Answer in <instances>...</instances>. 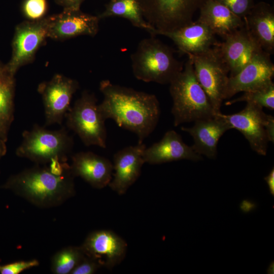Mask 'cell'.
I'll use <instances>...</instances> for the list:
<instances>
[{
    "label": "cell",
    "instance_id": "obj_1",
    "mask_svg": "<svg viewBox=\"0 0 274 274\" xmlns=\"http://www.w3.org/2000/svg\"><path fill=\"white\" fill-rule=\"evenodd\" d=\"M99 90L104 96L98 104L104 117L113 119L120 127L134 133L143 143L155 129L160 115L156 96L102 80Z\"/></svg>",
    "mask_w": 274,
    "mask_h": 274
},
{
    "label": "cell",
    "instance_id": "obj_2",
    "mask_svg": "<svg viewBox=\"0 0 274 274\" xmlns=\"http://www.w3.org/2000/svg\"><path fill=\"white\" fill-rule=\"evenodd\" d=\"M74 178L67 162L54 160L12 175L1 187L47 209L59 206L75 194Z\"/></svg>",
    "mask_w": 274,
    "mask_h": 274
},
{
    "label": "cell",
    "instance_id": "obj_3",
    "mask_svg": "<svg viewBox=\"0 0 274 274\" xmlns=\"http://www.w3.org/2000/svg\"><path fill=\"white\" fill-rule=\"evenodd\" d=\"M171 110L175 126L215 116L217 113L198 83L191 60L188 58L183 70L170 82Z\"/></svg>",
    "mask_w": 274,
    "mask_h": 274
},
{
    "label": "cell",
    "instance_id": "obj_4",
    "mask_svg": "<svg viewBox=\"0 0 274 274\" xmlns=\"http://www.w3.org/2000/svg\"><path fill=\"white\" fill-rule=\"evenodd\" d=\"M131 61L132 73L137 79L160 84H169L184 67L173 49L155 36L139 42L131 55Z\"/></svg>",
    "mask_w": 274,
    "mask_h": 274
},
{
    "label": "cell",
    "instance_id": "obj_5",
    "mask_svg": "<svg viewBox=\"0 0 274 274\" xmlns=\"http://www.w3.org/2000/svg\"><path fill=\"white\" fill-rule=\"evenodd\" d=\"M22 135L16 155L37 164H46L54 160L67 162L74 146L73 138L64 126L50 130L35 124L31 130H24Z\"/></svg>",
    "mask_w": 274,
    "mask_h": 274
},
{
    "label": "cell",
    "instance_id": "obj_6",
    "mask_svg": "<svg viewBox=\"0 0 274 274\" xmlns=\"http://www.w3.org/2000/svg\"><path fill=\"white\" fill-rule=\"evenodd\" d=\"M95 95L87 90L82 92L66 113V124L86 146L107 147L106 119L97 104Z\"/></svg>",
    "mask_w": 274,
    "mask_h": 274
},
{
    "label": "cell",
    "instance_id": "obj_7",
    "mask_svg": "<svg viewBox=\"0 0 274 274\" xmlns=\"http://www.w3.org/2000/svg\"><path fill=\"white\" fill-rule=\"evenodd\" d=\"M146 21L158 32L177 29L193 21L206 0H138Z\"/></svg>",
    "mask_w": 274,
    "mask_h": 274
},
{
    "label": "cell",
    "instance_id": "obj_8",
    "mask_svg": "<svg viewBox=\"0 0 274 274\" xmlns=\"http://www.w3.org/2000/svg\"><path fill=\"white\" fill-rule=\"evenodd\" d=\"M193 63L196 79L212 107L220 113L229 78V71L215 47L196 55H188Z\"/></svg>",
    "mask_w": 274,
    "mask_h": 274
},
{
    "label": "cell",
    "instance_id": "obj_9",
    "mask_svg": "<svg viewBox=\"0 0 274 274\" xmlns=\"http://www.w3.org/2000/svg\"><path fill=\"white\" fill-rule=\"evenodd\" d=\"M79 87L78 81L62 75L56 74L48 81L41 83L38 91L44 106L45 125H62L70 108L74 94Z\"/></svg>",
    "mask_w": 274,
    "mask_h": 274
},
{
    "label": "cell",
    "instance_id": "obj_10",
    "mask_svg": "<svg viewBox=\"0 0 274 274\" xmlns=\"http://www.w3.org/2000/svg\"><path fill=\"white\" fill-rule=\"evenodd\" d=\"M47 38V16L39 21L26 20L18 24L12 42V56L7 63L11 72L15 75L21 66L31 63Z\"/></svg>",
    "mask_w": 274,
    "mask_h": 274
},
{
    "label": "cell",
    "instance_id": "obj_11",
    "mask_svg": "<svg viewBox=\"0 0 274 274\" xmlns=\"http://www.w3.org/2000/svg\"><path fill=\"white\" fill-rule=\"evenodd\" d=\"M230 74H237L263 50L250 35L246 26L237 29L214 46Z\"/></svg>",
    "mask_w": 274,
    "mask_h": 274
},
{
    "label": "cell",
    "instance_id": "obj_12",
    "mask_svg": "<svg viewBox=\"0 0 274 274\" xmlns=\"http://www.w3.org/2000/svg\"><path fill=\"white\" fill-rule=\"evenodd\" d=\"M98 16L80 9H63L57 14L47 16L48 38L63 41L82 35L95 36L99 29Z\"/></svg>",
    "mask_w": 274,
    "mask_h": 274
},
{
    "label": "cell",
    "instance_id": "obj_13",
    "mask_svg": "<svg viewBox=\"0 0 274 274\" xmlns=\"http://www.w3.org/2000/svg\"><path fill=\"white\" fill-rule=\"evenodd\" d=\"M84 254L99 266L111 269L125 257L127 243L109 230H99L89 233L80 246Z\"/></svg>",
    "mask_w": 274,
    "mask_h": 274
},
{
    "label": "cell",
    "instance_id": "obj_14",
    "mask_svg": "<svg viewBox=\"0 0 274 274\" xmlns=\"http://www.w3.org/2000/svg\"><path fill=\"white\" fill-rule=\"evenodd\" d=\"M274 64L264 51L256 55L237 74L229 76L225 99L240 92L253 90L272 82Z\"/></svg>",
    "mask_w": 274,
    "mask_h": 274
},
{
    "label": "cell",
    "instance_id": "obj_15",
    "mask_svg": "<svg viewBox=\"0 0 274 274\" xmlns=\"http://www.w3.org/2000/svg\"><path fill=\"white\" fill-rule=\"evenodd\" d=\"M266 115L263 108L250 102H247L245 108L238 113L223 114L232 129H237L243 134L251 148L263 156L267 153L269 142L264 126Z\"/></svg>",
    "mask_w": 274,
    "mask_h": 274
},
{
    "label": "cell",
    "instance_id": "obj_16",
    "mask_svg": "<svg viewBox=\"0 0 274 274\" xmlns=\"http://www.w3.org/2000/svg\"><path fill=\"white\" fill-rule=\"evenodd\" d=\"M146 148L143 143L119 150L113 157L114 178L109 184L111 189L119 195L126 193L138 180L145 162L143 153Z\"/></svg>",
    "mask_w": 274,
    "mask_h": 274
},
{
    "label": "cell",
    "instance_id": "obj_17",
    "mask_svg": "<svg viewBox=\"0 0 274 274\" xmlns=\"http://www.w3.org/2000/svg\"><path fill=\"white\" fill-rule=\"evenodd\" d=\"M231 126L221 112L215 116L194 121L190 127H182L181 130L192 136L194 151L200 155L215 159L217 155V145L220 138Z\"/></svg>",
    "mask_w": 274,
    "mask_h": 274
},
{
    "label": "cell",
    "instance_id": "obj_18",
    "mask_svg": "<svg viewBox=\"0 0 274 274\" xmlns=\"http://www.w3.org/2000/svg\"><path fill=\"white\" fill-rule=\"evenodd\" d=\"M156 35L168 37L180 52L187 55L203 53L218 43L210 28L198 20L172 31L158 32Z\"/></svg>",
    "mask_w": 274,
    "mask_h": 274
},
{
    "label": "cell",
    "instance_id": "obj_19",
    "mask_svg": "<svg viewBox=\"0 0 274 274\" xmlns=\"http://www.w3.org/2000/svg\"><path fill=\"white\" fill-rule=\"evenodd\" d=\"M145 163L158 164L182 159L198 161L202 159L192 146L186 144L182 136L174 130L165 133L162 139L148 148L143 153Z\"/></svg>",
    "mask_w": 274,
    "mask_h": 274
},
{
    "label": "cell",
    "instance_id": "obj_20",
    "mask_svg": "<svg viewBox=\"0 0 274 274\" xmlns=\"http://www.w3.org/2000/svg\"><path fill=\"white\" fill-rule=\"evenodd\" d=\"M71 170L92 187L101 189L108 186L112 179L113 165L106 157L93 152H79L71 156Z\"/></svg>",
    "mask_w": 274,
    "mask_h": 274
},
{
    "label": "cell",
    "instance_id": "obj_21",
    "mask_svg": "<svg viewBox=\"0 0 274 274\" xmlns=\"http://www.w3.org/2000/svg\"><path fill=\"white\" fill-rule=\"evenodd\" d=\"M250 35L261 49L269 55L274 53V9L260 2L255 4L243 18Z\"/></svg>",
    "mask_w": 274,
    "mask_h": 274
},
{
    "label": "cell",
    "instance_id": "obj_22",
    "mask_svg": "<svg viewBox=\"0 0 274 274\" xmlns=\"http://www.w3.org/2000/svg\"><path fill=\"white\" fill-rule=\"evenodd\" d=\"M199 10L197 20L205 24L223 40L245 25L243 18L215 0H206Z\"/></svg>",
    "mask_w": 274,
    "mask_h": 274
},
{
    "label": "cell",
    "instance_id": "obj_23",
    "mask_svg": "<svg viewBox=\"0 0 274 274\" xmlns=\"http://www.w3.org/2000/svg\"><path fill=\"white\" fill-rule=\"evenodd\" d=\"M15 75L0 61V139L6 142L14 118Z\"/></svg>",
    "mask_w": 274,
    "mask_h": 274
},
{
    "label": "cell",
    "instance_id": "obj_24",
    "mask_svg": "<svg viewBox=\"0 0 274 274\" xmlns=\"http://www.w3.org/2000/svg\"><path fill=\"white\" fill-rule=\"evenodd\" d=\"M112 16L125 18L133 26L144 29L151 35L155 29L145 19L138 0H110L98 17L101 19Z\"/></svg>",
    "mask_w": 274,
    "mask_h": 274
},
{
    "label": "cell",
    "instance_id": "obj_25",
    "mask_svg": "<svg viewBox=\"0 0 274 274\" xmlns=\"http://www.w3.org/2000/svg\"><path fill=\"white\" fill-rule=\"evenodd\" d=\"M85 256L80 246L64 248L52 257L51 262V271L55 274H71Z\"/></svg>",
    "mask_w": 274,
    "mask_h": 274
},
{
    "label": "cell",
    "instance_id": "obj_26",
    "mask_svg": "<svg viewBox=\"0 0 274 274\" xmlns=\"http://www.w3.org/2000/svg\"><path fill=\"white\" fill-rule=\"evenodd\" d=\"M240 97L225 102L231 105L237 102L253 103L262 108L274 109V84L273 82L261 88L244 92Z\"/></svg>",
    "mask_w": 274,
    "mask_h": 274
},
{
    "label": "cell",
    "instance_id": "obj_27",
    "mask_svg": "<svg viewBox=\"0 0 274 274\" xmlns=\"http://www.w3.org/2000/svg\"><path fill=\"white\" fill-rule=\"evenodd\" d=\"M48 9L47 0H24L21 5L23 15L27 20L31 21L45 18Z\"/></svg>",
    "mask_w": 274,
    "mask_h": 274
},
{
    "label": "cell",
    "instance_id": "obj_28",
    "mask_svg": "<svg viewBox=\"0 0 274 274\" xmlns=\"http://www.w3.org/2000/svg\"><path fill=\"white\" fill-rule=\"evenodd\" d=\"M228 8L231 12L244 18L255 5L254 0H215Z\"/></svg>",
    "mask_w": 274,
    "mask_h": 274
},
{
    "label": "cell",
    "instance_id": "obj_29",
    "mask_svg": "<svg viewBox=\"0 0 274 274\" xmlns=\"http://www.w3.org/2000/svg\"><path fill=\"white\" fill-rule=\"evenodd\" d=\"M39 261L37 259L21 260L5 265H0L1 274H19L22 271L37 266Z\"/></svg>",
    "mask_w": 274,
    "mask_h": 274
},
{
    "label": "cell",
    "instance_id": "obj_30",
    "mask_svg": "<svg viewBox=\"0 0 274 274\" xmlns=\"http://www.w3.org/2000/svg\"><path fill=\"white\" fill-rule=\"evenodd\" d=\"M100 267H101L96 261L85 255L71 274H93Z\"/></svg>",
    "mask_w": 274,
    "mask_h": 274
},
{
    "label": "cell",
    "instance_id": "obj_31",
    "mask_svg": "<svg viewBox=\"0 0 274 274\" xmlns=\"http://www.w3.org/2000/svg\"><path fill=\"white\" fill-rule=\"evenodd\" d=\"M266 135L268 142L272 143L274 142V117L268 114H266L264 121Z\"/></svg>",
    "mask_w": 274,
    "mask_h": 274
},
{
    "label": "cell",
    "instance_id": "obj_32",
    "mask_svg": "<svg viewBox=\"0 0 274 274\" xmlns=\"http://www.w3.org/2000/svg\"><path fill=\"white\" fill-rule=\"evenodd\" d=\"M85 0H55L56 4L62 7L63 9H80Z\"/></svg>",
    "mask_w": 274,
    "mask_h": 274
},
{
    "label": "cell",
    "instance_id": "obj_33",
    "mask_svg": "<svg viewBox=\"0 0 274 274\" xmlns=\"http://www.w3.org/2000/svg\"><path fill=\"white\" fill-rule=\"evenodd\" d=\"M266 182L270 194L274 196V168H272L268 175L264 178Z\"/></svg>",
    "mask_w": 274,
    "mask_h": 274
},
{
    "label": "cell",
    "instance_id": "obj_34",
    "mask_svg": "<svg viewBox=\"0 0 274 274\" xmlns=\"http://www.w3.org/2000/svg\"><path fill=\"white\" fill-rule=\"evenodd\" d=\"M6 142L0 139V160L7 153Z\"/></svg>",
    "mask_w": 274,
    "mask_h": 274
},
{
    "label": "cell",
    "instance_id": "obj_35",
    "mask_svg": "<svg viewBox=\"0 0 274 274\" xmlns=\"http://www.w3.org/2000/svg\"><path fill=\"white\" fill-rule=\"evenodd\" d=\"M273 262H271V263L270 264L269 266L268 267L267 269V273H273Z\"/></svg>",
    "mask_w": 274,
    "mask_h": 274
}]
</instances>
